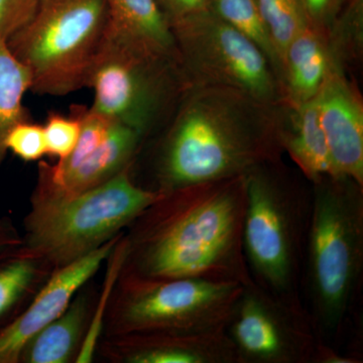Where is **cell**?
Wrapping results in <instances>:
<instances>
[{
  "label": "cell",
  "mask_w": 363,
  "mask_h": 363,
  "mask_svg": "<svg viewBox=\"0 0 363 363\" xmlns=\"http://www.w3.org/2000/svg\"><path fill=\"white\" fill-rule=\"evenodd\" d=\"M245 176L162 193L124 231L121 274L247 284Z\"/></svg>",
  "instance_id": "6da1fadb"
},
{
  "label": "cell",
  "mask_w": 363,
  "mask_h": 363,
  "mask_svg": "<svg viewBox=\"0 0 363 363\" xmlns=\"http://www.w3.org/2000/svg\"><path fill=\"white\" fill-rule=\"evenodd\" d=\"M119 236L89 255L52 271L25 310L0 329V363H18L26 344L61 316L79 291L106 264Z\"/></svg>",
  "instance_id": "8fae6325"
},
{
  "label": "cell",
  "mask_w": 363,
  "mask_h": 363,
  "mask_svg": "<svg viewBox=\"0 0 363 363\" xmlns=\"http://www.w3.org/2000/svg\"><path fill=\"white\" fill-rule=\"evenodd\" d=\"M23 235L13 221L7 217H0V253L20 247Z\"/></svg>",
  "instance_id": "f546056e"
},
{
  "label": "cell",
  "mask_w": 363,
  "mask_h": 363,
  "mask_svg": "<svg viewBox=\"0 0 363 363\" xmlns=\"http://www.w3.org/2000/svg\"><path fill=\"white\" fill-rule=\"evenodd\" d=\"M6 149L25 162L39 161L47 155L44 125L30 121L16 124L6 138Z\"/></svg>",
  "instance_id": "484cf974"
},
{
  "label": "cell",
  "mask_w": 363,
  "mask_h": 363,
  "mask_svg": "<svg viewBox=\"0 0 363 363\" xmlns=\"http://www.w3.org/2000/svg\"><path fill=\"white\" fill-rule=\"evenodd\" d=\"M84 288L79 291L61 316L26 344L18 363L75 362L96 302L94 291Z\"/></svg>",
  "instance_id": "e0dca14e"
},
{
  "label": "cell",
  "mask_w": 363,
  "mask_h": 363,
  "mask_svg": "<svg viewBox=\"0 0 363 363\" xmlns=\"http://www.w3.org/2000/svg\"><path fill=\"white\" fill-rule=\"evenodd\" d=\"M145 140L138 131L114 123L105 142L56 182L37 179L30 200H67L101 185L135 164Z\"/></svg>",
  "instance_id": "5bb4252c"
},
{
  "label": "cell",
  "mask_w": 363,
  "mask_h": 363,
  "mask_svg": "<svg viewBox=\"0 0 363 363\" xmlns=\"http://www.w3.org/2000/svg\"><path fill=\"white\" fill-rule=\"evenodd\" d=\"M133 164L70 199L30 200L21 245L56 269L121 235L162 194L135 181Z\"/></svg>",
  "instance_id": "8992f818"
},
{
  "label": "cell",
  "mask_w": 363,
  "mask_h": 363,
  "mask_svg": "<svg viewBox=\"0 0 363 363\" xmlns=\"http://www.w3.org/2000/svg\"><path fill=\"white\" fill-rule=\"evenodd\" d=\"M327 43L336 65L343 70L360 59L363 45V0H348L334 21Z\"/></svg>",
  "instance_id": "603a6c76"
},
{
  "label": "cell",
  "mask_w": 363,
  "mask_h": 363,
  "mask_svg": "<svg viewBox=\"0 0 363 363\" xmlns=\"http://www.w3.org/2000/svg\"><path fill=\"white\" fill-rule=\"evenodd\" d=\"M310 28L327 38L348 0H298Z\"/></svg>",
  "instance_id": "83f0119b"
},
{
  "label": "cell",
  "mask_w": 363,
  "mask_h": 363,
  "mask_svg": "<svg viewBox=\"0 0 363 363\" xmlns=\"http://www.w3.org/2000/svg\"><path fill=\"white\" fill-rule=\"evenodd\" d=\"M97 357L111 363H236L225 328L104 336Z\"/></svg>",
  "instance_id": "7c38bea8"
},
{
  "label": "cell",
  "mask_w": 363,
  "mask_h": 363,
  "mask_svg": "<svg viewBox=\"0 0 363 363\" xmlns=\"http://www.w3.org/2000/svg\"><path fill=\"white\" fill-rule=\"evenodd\" d=\"M242 286L199 279H143L119 274L105 312L102 337L225 328Z\"/></svg>",
  "instance_id": "ba28073f"
},
{
  "label": "cell",
  "mask_w": 363,
  "mask_h": 363,
  "mask_svg": "<svg viewBox=\"0 0 363 363\" xmlns=\"http://www.w3.org/2000/svg\"><path fill=\"white\" fill-rule=\"evenodd\" d=\"M169 30L188 87L227 88L271 106L284 104L278 76L266 55L209 9Z\"/></svg>",
  "instance_id": "9c48e42d"
},
{
  "label": "cell",
  "mask_w": 363,
  "mask_h": 363,
  "mask_svg": "<svg viewBox=\"0 0 363 363\" xmlns=\"http://www.w3.org/2000/svg\"><path fill=\"white\" fill-rule=\"evenodd\" d=\"M243 252L255 283L281 295H301L312 187L291 175L281 159L245 176Z\"/></svg>",
  "instance_id": "277c9868"
},
{
  "label": "cell",
  "mask_w": 363,
  "mask_h": 363,
  "mask_svg": "<svg viewBox=\"0 0 363 363\" xmlns=\"http://www.w3.org/2000/svg\"><path fill=\"white\" fill-rule=\"evenodd\" d=\"M209 11L257 45L269 59L279 80L281 65L260 16L257 0H211Z\"/></svg>",
  "instance_id": "44dd1931"
},
{
  "label": "cell",
  "mask_w": 363,
  "mask_h": 363,
  "mask_svg": "<svg viewBox=\"0 0 363 363\" xmlns=\"http://www.w3.org/2000/svg\"><path fill=\"white\" fill-rule=\"evenodd\" d=\"M334 173L363 186V101L344 71H334L316 98Z\"/></svg>",
  "instance_id": "4fadbf2b"
},
{
  "label": "cell",
  "mask_w": 363,
  "mask_h": 363,
  "mask_svg": "<svg viewBox=\"0 0 363 363\" xmlns=\"http://www.w3.org/2000/svg\"><path fill=\"white\" fill-rule=\"evenodd\" d=\"M257 4L281 69L289 45L310 28L304 9L298 0H257Z\"/></svg>",
  "instance_id": "7402d4cb"
},
{
  "label": "cell",
  "mask_w": 363,
  "mask_h": 363,
  "mask_svg": "<svg viewBox=\"0 0 363 363\" xmlns=\"http://www.w3.org/2000/svg\"><path fill=\"white\" fill-rule=\"evenodd\" d=\"M86 87L93 111L138 131L161 130L188 88L178 57L109 25Z\"/></svg>",
  "instance_id": "5b68a950"
},
{
  "label": "cell",
  "mask_w": 363,
  "mask_h": 363,
  "mask_svg": "<svg viewBox=\"0 0 363 363\" xmlns=\"http://www.w3.org/2000/svg\"><path fill=\"white\" fill-rule=\"evenodd\" d=\"M52 271L21 245L0 253V329L25 310Z\"/></svg>",
  "instance_id": "ac0fdd59"
},
{
  "label": "cell",
  "mask_w": 363,
  "mask_h": 363,
  "mask_svg": "<svg viewBox=\"0 0 363 363\" xmlns=\"http://www.w3.org/2000/svg\"><path fill=\"white\" fill-rule=\"evenodd\" d=\"M169 28L209 9L211 0H156Z\"/></svg>",
  "instance_id": "f1b7e54d"
},
{
  "label": "cell",
  "mask_w": 363,
  "mask_h": 363,
  "mask_svg": "<svg viewBox=\"0 0 363 363\" xmlns=\"http://www.w3.org/2000/svg\"><path fill=\"white\" fill-rule=\"evenodd\" d=\"M40 0H0V40H6L33 18Z\"/></svg>",
  "instance_id": "4316f807"
},
{
  "label": "cell",
  "mask_w": 363,
  "mask_h": 363,
  "mask_svg": "<svg viewBox=\"0 0 363 363\" xmlns=\"http://www.w3.org/2000/svg\"><path fill=\"white\" fill-rule=\"evenodd\" d=\"M30 76L13 56L6 40H0V167L9 150L6 138L16 124L28 121L23 100L30 91Z\"/></svg>",
  "instance_id": "ffe728a7"
},
{
  "label": "cell",
  "mask_w": 363,
  "mask_h": 363,
  "mask_svg": "<svg viewBox=\"0 0 363 363\" xmlns=\"http://www.w3.org/2000/svg\"><path fill=\"white\" fill-rule=\"evenodd\" d=\"M312 210L301 295L324 341L335 339L359 300L363 272V186L343 176L311 184Z\"/></svg>",
  "instance_id": "3957f363"
},
{
  "label": "cell",
  "mask_w": 363,
  "mask_h": 363,
  "mask_svg": "<svg viewBox=\"0 0 363 363\" xmlns=\"http://www.w3.org/2000/svg\"><path fill=\"white\" fill-rule=\"evenodd\" d=\"M279 106L227 88L188 87L160 130L147 189L166 193L245 176L281 159Z\"/></svg>",
  "instance_id": "7a4b0ae2"
},
{
  "label": "cell",
  "mask_w": 363,
  "mask_h": 363,
  "mask_svg": "<svg viewBox=\"0 0 363 363\" xmlns=\"http://www.w3.org/2000/svg\"><path fill=\"white\" fill-rule=\"evenodd\" d=\"M111 26L121 32L176 55L175 42L156 0H105Z\"/></svg>",
  "instance_id": "d6986e66"
},
{
  "label": "cell",
  "mask_w": 363,
  "mask_h": 363,
  "mask_svg": "<svg viewBox=\"0 0 363 363\" xmlns=\"http://www.w3.org/2000/svg\"><path fill=\"white\" fill-rule=\"evenodd\" d=\"M279 138L284 152L309 183L336 176L316 99L279 106Z\"/></svg>",
  "instance_id": "2e32d148"
},
{
  "label": "cell",
  "mask_w": 363,
  "mask_h": 363,
  "mask_svg": "<svg viewBox=\"0 0 363 363\" xmlns=\"http://www.w3.org/2000/svg\"><path fill=\"white\" fill-rule=\"evenodd\" d=\"M225 331L236 363H315L324 341L302 296L272 292L252 279L242 286Z\"/></svg>",
  "instance_id": "30bf717a"
},
{
  "label": "cell",
  "mask_w": 363,
  "mask_h": 363,
  "mask_svg": "<svg viewBox=\"0 0 363 363\" xmlns=\"http://www.w3.org/2000/svg\"><path fill=\"white\" fill-rule=\"evenodd\" d=\"M44 130L47 155L62 161L70 156L77 145L81 133L80 118L72 108L70 116L52 112L48 116Z\"/></svg>",
  "instance_id": "d4e9b609"
},
{
  "label": "cell",
  "mask_w": 363,
  "mask_h": 363,
  "mask_svg": "<svg viewBox=\"0 0 363 363\" xmlns=\"http://www.w3.org/2000/svg\"><path fill=\"white\" fill-rule=\"evenodd\" d=\"M126 242L124 238V233L119 236L113 250L106 260L107 269L99 300L95 302L93 308L92 316H91L89 326L86 331L85 337L81 344L75 363H90L94 362L96 358L98 345L101 340L104 334V324L105 312L108 306L112 290L125 259Z\"/></svg>",
  "instance_id": "cb8c5ba5"
},
{
  "label": "cell",
  "mask_w": 363,
  "mask_h": 363,
  "mask_svg": "<svg viewBox=\"0 0 363 363\" xmlns=\"http://www.w3.org/2000/svg\"><path fill=\"white\" fill-rule=\"evenodd\" d=\"M337 70L341 69L332 58L326 37L308 28L289 45L281 60L283 104L295 106L316 99Z\"/></svg>",
  "instance_id": "9a60e30c"
},
{
  "label": "cell",
  "mask_w": 363,
  "mask_h": 363,
  "mask_svg": "<svg viewBox=\"0 0 363 363\" xmlns=\"http://www.w3.org/2000/svg\"><path fill=\"white\" fill-rule=\"evenodd\" d=\"M109 25L105 0H40L6 45L30 73V91L65 96L86 88Z\"/></svg>",
  "instance_id": "52a82bcc"
}]
</instances>
